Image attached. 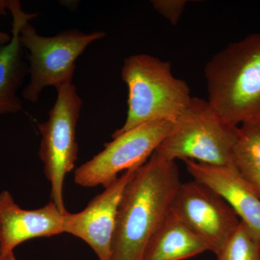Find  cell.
<instances>
[{
  "label": "cell",
  "mask_w": 260,
  "mask_h": 260,
  "mask_svg": "<svg viewBox=\"0 0 260 260\" xmlns=\"http://www.w3.org/2000/svg\"><path fill=\"white\" fill-rule=\"evenodd\" d=\"M181 184L177 162L155 152L135 169L118 209L112 260H147Z\"/></svg>",
  "instance_id": "cell-1"
},
{
  "label": "cell",
  "mask_w": 260,
  "mask_h": 260,
  "mask_svg": "<svg viewBox=\"0 0 260 260\" xmlns=\"http://www.w3.org/2000/svg\"><path fill=\"white\" fill-rule=\"evenodd\" d=\"M208 102L234 126L260 121V32L232 43L205 69Z\"/></svg>",
  "instance_id": "cell-2"
},
{
  "label": "cell",
  "mask_w": 260,
  "mask_h": 260,
  "mask_svg": "<svg viewBox=\"0 0 260 260\" xmlns=\"http://www.w3.org/2000/svg\"><path fill=\"white\" fill-rule=\"evenodd\" d=\"M171 63L149 54L126 58L121 76L128 88L125 122L112 134L117 136L155 121H174L190 102V89L172 73Z\"/></svg>",
  "instance_id": "cell-3"
},
{
  "label": "cell",
  "mask_w": 260,
  "mask_h": 260,
  "mask_svg": "<svg viewBox=\"0 0 260 260\" xmlns=\"http://www.w3.org/2000/svg\"><path fill=\"white\" fill-rule=\"evenodd\" d=\"M238 134L239 126L224 120L208 101L192 97L155 153L172 161L188 159L217 167H234Z\"/></svg>",
  "instance_id": "cell-4"
},
{
  "label": "cell",
  "mask_w": 260,
  "mask_h": 260,
  "mask_svg": "<svg viewBox=\"0 0 260 260\" xmlns=\"http://www.w3.org/2000/svg\"><path fill=\"white\" fill-rule=\"evenodd\" d=\"M27 20L20 27V42L29 51L30 81L22 91L25 100L37 103L47 87L56 90L73 83L76 61L89 45L106 37L105 32H84L69 29L52 37L38 34Z\"/></svg>",
  "instance_id": "cell-5"
},
{
  "label": "cell",
  "mask_w": 260,
  "mask_h": 260,
  "mask_svg": "<svg viewBox=\"0 0 260 260\" xmlns=\"http://www.w3.org/2000/svg\"><path fill=\"white\" fill-rule=\"evenodd\" d=\"M57 96L45 122L39 124L42 135L39 158L51 185V201L61 213H68L64 202V184L67 174L74 170L78 160L76 129L83 101L74 84L56 90Z\"/></svg>",
  "instance_id": "cell-6"
},
{
  "label": "cell",
  "mask_w": 260,
  "mask_h": 260,
  "mask_svg": "<svg viewBox=\"0 0 260 260\" xmlns=\"http://www.w3.org/2000/svg\"><path fill=\"white\" fill-rule=\"evenodd\" d=\"M173 125L172 121H152L113 137L102 151L75 169V184L85 188L105 187L119 173L140 167L170 134Z\"/></svg>",
  "instance_id": "cell-7"
},
{
  "label": "cell",
  "mask_w": 260,
  "mask_h": 260,
  "mask_svg": "<svg viewBox=\"0 0 260 260\" xmlns=\"http://www.w3.org/2000/svg\"><path fill=\"white\" fill-rule=\"evenodd\" d=\"M172 212L217 256L241 221L218 193L195 180L181 183L174 197Z\"/></svg>",
  "instance_id": "cell-8"
},
{
  "label": "cell",
  "mask_w": 260,
  "mask_h": 260,
  "mask_svg": "<svg viewBox=\"0 0 260 260\" xmlns=\"http://www.w3.org/2000/svg\"><path fill=\"white\" fill-rule=\"evenodd\" d=\"M138 168L126 171L108 184L82 211L65 214L64 234H71L88 244L99 260H112L118 209L126 184Z\"/></svg>",
  "instance_id": "cell-9"
},
{
  "label": "cell",
  "mask_w": 260,
  "mask_h": 260,
  "mask_svg": "<svg viewBox=\"0 0 260 260\" xmlns=\"http://www.w3.org/2000/svg\"><path fill=\"white\" fill-rule=\"evenodd\" d=\"M52 201L36 210H25L15 203L10 191L0 192V254L32 239L64 234V215Z\"/></svg>",
  "instance_id": "cell-10"
},
{
  "label": "cell",
  "mask_w": 260,
  "mask_h": 260,
  "mask_svg": "<svg viewBox=\"0 0 260 260\" xmlns=\"http://www.w3.org/2000/svg\"><path fill=\"white\" fill-rule=\"evenodd\" d=\"M183 161L194 180L218 193L260 238V198L235 167H217L188 159Z\"/></svg>",
  "instance_id": "cell-11"
},
{
  "label": "cell",
  "mask_w": 260,
  "mask_h": 260,
  "mask_svg": "<svg viewBox=\"0 0 260 260\" xmlns=\"http://www.w3.org/2000/svg\"><path fill=\"white\" fill-rule=\"evenodd\" d=\"M5 10L11 13L13 24L11 41L6 45L0 46V116L16 114L23 109V100L18 91L28 70L24 60L20 30L23 23L38 15L25 13L19 1H0V14H6Z\"/></svg>",
  "instance_id": "cell-12"
},
{
  "label": "cell",
  "mask_w": 260,
  "mask_h": 260,
  "mask_svg": "<svg viewBox=\"0 0 260 260\" xmlns=\"http://www.w3.org/2000/svg\"><path fill=\"white\" fill-rule=\"evenodd\" d=\"M210 251L206 243L171 213L149 251L147 260H184Z\"/></svg>",
  "instance_id": "cell-13"
},
{
  "label": "cell",
  "mask_w": 260,
  "mask_h": 260,
  "mask_svg": "<svg viewBox=\"0 0 260 260\" xmlns=\"http://www.w3.org/2000/svg\"><path fill=\"white\" fill-rule=\"evenodd\" d=\"M234 167L260 198V121L239 127Z\"/></svg>",
  "instance_id": "cell-14"
},
{
  "label": "cell",
  "mask_w": 260,
  "mask_h": 260,
  "mask_svg": "<svg viewBox=\"0 0 260 260\" xmlns=\"http://www.w3.org/2000/svg\"><path fill=\"white\" fill-rule=\"evenodd\" d=\"M218 260H260V238L241 220Z\"/></svg>",
  "instance_id": "cell-15"
},
{
  "label": "cell",
  "mask_w": 260,
  "mask_h": 260,
  "mask_svg": "<svg viewBox=\"0 0 260 260\" xmlns=\"http://www.w3.org/2000/svg\"><path fill=\"white\" fill-rule=\"evenodd\" d=\"M154 9L165 17L172 25H176L179 21L187 1L186 0H153Z\"/></svg>",
  "instance_id": "cell-16"
},
{
  "label": "cell",
  "mask_w": 260,
  "mask_h": 260,
  "mask_svg": "<svg viewBox=\"0 0 260 260\" xmlns=\"http://www.w3.org/2000/svg\"><path fill=\"white\" fill-rule=\"evenodd\" d=\"M11 35L8 32L0 30V46L6 45L11 41Z\"/></svg>",
  "instance_id": "cell-17"
},
{
  "label": "cell",
  "mask_w": 260,
  "mask_h": 260,
  "mask_svg": "<svg viewBox=\"0 0 260 260\" xmlns=\"http://www.w3.org/2000/svg\"><path fill=\"white\" fill-rule=\"evenodd\" d=\"M0 260H18L15 257L14 252L10 253V254H0Z\"/></svg>",
  "instance_id": "cell-18"
}]
</instances>
